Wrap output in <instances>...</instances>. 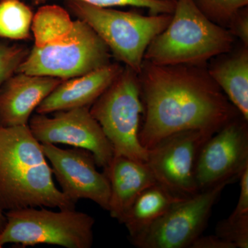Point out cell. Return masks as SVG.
Here are the masks:
<instances>
[{
    "label": "cell",
    "mask_w": 248,
    "mask_h": 248,
    "mask_svg": "<svg viewBox=\"0 0 248 248\" xmlns=\"http://www.w3.org/2000/svg\"><path fill=\"white\" fill-rule=\"evenodd\" d=\"M195 67L143 62L140 82L145 120L139 138L146 150L179 132L217 133L241 115L208 73Z\"/></svg>",
    "instance_id": "obj_1"
},
{
    "label": "cell",
    "mask_w": 248,
    "mask_h": 248,
    "mask_svg": "<svg viewBox=\"0 0 248 248\" xmlns=\"http://www.w3.org/2000/svg\"><path fill=\"white\" fill-rule=\"evenodd\" d=\"M31 31L33 47L16 73L66 80L110 63V50L102 39L86 22L73 20L58 5L37 10Z\"/></svg>",
    "instance_id": "obj_2"
},
{
    "label": "cell",
    "mask_w": 248,
    "mask_h": 248,
    "mask_svg": "<svg viewBox=\"0 0 248 248\" xmlns=\"http://www.w3.org/2000/svg\"><path fill=\"white\" fill-rule=\"evenodd\" d=\"M0 207L76 208L55 185L42 146L29 125H0Z\"/></svg>",
    "instance_id": "obj_3"
},
{
    "label": "cell",
    "mask_w": 248,
    "mask_h": 248,
    "mask_svg": "<svg viewBox=\"0 0 248 248\" xmlns=\"http://www.w3.org/2000/svg\"><path fill=\"white\" fill-rule=\"evenodd\" d=\"M234 37L209 19L194 0H175L169 26L148 46L144 61L159 66H201L229 53Z\"/></svg>",
    "instance_id": "obj_4"
},
{
    "label": "cell",
    "mask_w": 248,
    "mask_h": 248,
    "mask_svg": "<svg viewBox=\"0 0 248 248\" xmlns=\"http://www.w3.org/2000/svg\"><path fill=\"white\" fill-rule=\"evenodd\" d=\"M67 6L97 34L118 61L138 75L148 46L167 28L172 18V14L143 16L72 0L67 1Z\"/></svg>",
    "instance_id": "obj_5"
},
{
    "label": "cell",
    "mask_w": 248,
    "mask_h": 248,
    "mask_svg": "<svg viewBox=\"0 0 248 248\" xmlns=\"http://www.w3.org/2000/svg\"><path fill=\"white\" fill-rule=\"evenodd\" d=\"M52 211L45 207L9 210L0 234V248L5 244L21 247L51 245L66 248H91L94 219L76 208Z\"/></svg>",
    "instance_id": "obj_6"
},
{
    "label": "cell",
    "mask_w": 248,
    "mask_h": 248,
    "mask_svg": "<svg viewBox=\"0 0 248 248\" xmlns=\"http://www.w3.org/2000/svg\"><path fill=\"white\" fill-rule=\"evenodd\" d=\"M138 74L125 66L90 108L113 148L114 154L146 162L148 150L139 138L143 106Z\"/></svg>",
    "instance_id": "obj_7"
},
{
    "label": "cell",
    "mask_w": 248,
    "mask_h": 248,
    "mask_svg": "<svg viewBox=\"0 0 248 248\" xmlns=\"http://www.w3.org/2000/svg\"><path fill=\"white\" fill-rule=\"evenodd\" d=\"M230 179L173 204L146 231L132 239L140 248H186L203 233L213 206Z\"/></svg>",
    "instance_id": "obj_8"
},
{
    "label": "cell",
    "mask_w": 248,
    "mask_h": 248,
    "mask_svg": "<svg viewBox=\"0 0 248 248\" xmlns=\"http://www.w3.org/2000/svg\"><path fill=\"white\" fill-rule=\"evenodd\" d=\"M52 117L35 114L29 128L40 143L68 145L92 153L99 167L106 168L113 158L114 151L102 127L90 112L80 107L53 112Z\"/></svg>",
    "instance_id": "obj_9"
},
{
    "label": "cell",
    "mask_w": 248,
    "mask_h": 248,
    "mask_svg": "<svg viewBox=\"0 0 248 248\" xmlns=\"http://www.w3.org/2000/svg\"><path fill=\"white\" fill-rule=\"evenodd\" d=\"M215 133L192 130L172 134L148 150L146 163L156 182L181 198L198 193L196 159L201 147Z\"/></svg>",
    "instance_id": "obj_10"
},
{
    "label": "cell",
    "mask_w": 248,
    "mask_h": 248,
    "mask_svg": "<svg viewBox=\"0 0 248 248\" xmlns=\"http://www.w3.org/2000/svg\"><path fill=\"white\" fill-rule=\"evenodd\" d=\"M248 167V121L241 115L223 125L201 147L195 166L199 191L239 179Z\"/></svg>",
    "instance_id": "obj_11"
},
{
    "label": "cell",
    "mask_w": 248,
    "mask_h": 248,
    "mask_svg": "<svg viewBox=\"0 0 248 248\" xmlns=\"http://www.w3.org/2000/svg\"><path fill=\"white\" fill-rule=\"evenodd\" d=\"M62 193L76 203L85 199L108 210L110 187L104 172L97 170L92 153L81 148L62 149L52 143H41Z\"/></svg>",
    "instance_id": "obj_12"
},
{
    "label": "cell",
    "mask_w": 248,
    "mask_h": 248,
    "mask_svg": "<svg viewBox=\"0 0 248 248\" xmlns=\"http://www.w3.org/2000/svg\"><path fill=\"white\" fill-rule=\"evenodd\" d=\"M63 81L53 77L15 73L0 89V125H28L33 111Z\"/></svg>",
    "instance_id": "obj_13"
},
{
    "label": "cell",
    "mask_w": 248,
    "mask_h": 248,
    "mask_svg": "<svg viewBox=\"0 0 248 248\" xmlns=\"http://www.w3.org/2000/svg\"><path fill=\"white\" fill-rule=\"evenodd\" d=\"M117 63H109L89 73L71 78L57 86L36 108L48 115L58 111L90 107L102 95L122 71Z\"/></svg>",
    "instance_id": "obj_14"
},
{
    "label": "cell",
    "mask_w": 248,
    "mask_h": 248,
    "mask_svg": "<svg viewBox=\"0 0 248 248\" xmlns=\"http://www.w3.org/2000/svg\"><path fill=\"white\" fill-rule=\"evenodd\" d=\"M104 170L110 187L108 211L117 221L142 191L156 183L146 162L124 156L114 155L110 164Z\"/></svg>",
    "instance_id": "obj_15"
},
{
    "label": "cell",
    "mask_w": 248,
    "mask_h": 248,
    "mask_svg": "<svg viewBox=\"0 0 248 248\" xmlns=\"http://www.w3.org/2000/svg\"><path fill=\"white\" fill-rule=\"evenodd\" d=\"M181 197L174 195L159 183L148 186L137 197L118 221L129 233V239L146 231L164 215Z\"/></svg>",
    "instance_id": "obj_16"
},
{
    "label": "cell",
    "mask_w": 248,
    "mask_h": 248,
    "mask_svg": "<svg viewBox=\"0 0 248 248\" xmlns=\"http://www.w3.org/2000/svg\"><path fill=\"white\" fill-rule=\"evenodd\" d=\"M215 84L248 120V52L246 48L214 65L208 71Z\"/></svg>",
    "instance_id": "obj_17"
},
{
    "label": "cell",
    "mask_w": 248,
    "mask_h": 248,
    "mask_svg": "<svg viewBox=\"0 0 248 248\" xmlns=\"http://www.w3.org/2000/svg\"><path fill=\"white\" fill-rule=\"evenodd\" d=\"M34 14L21 0H0V37L12 40L31 38Z\"/></svg>",
    "instance_id": "obj_18"
},
{
    "label": "cell",
    "mask_w": 248,
    "mask_h": 248,
    "mask_svg": "<svg viewBox=\"0 0 248 248\" xmlns=\"http://www.w3.org/2000/svg\"><path fill=\"white\" fill-rule=\"evenodd\" d=\"M201 11L218 25L230 27L248 0H194Z\"/></svg>",
    "instance_id": "obj_19"
},
{
    "label": "cell",
    "mask_w": 248,
    "mask_h": 248,
    "mask_svg": "<svg viewBox=\"0 0 248 248\" xmlns=\"http://www.w3.org/2000/svg\"><path fill=\"white\" fill-rule=\"evenodd\" d=\"M35 4H41L50 0H32ZM68 1V0H67ZM97 6L111 8L115 6H133L148 9L151 15L172 14L175 0H72Z\"/></svg>",
    "instance_id": "obj_20"
},
{
    "label": "cell",
    "mask_w": 248,
    "mask_h": 248,
    "mask_svg": "<svg viewBox=\"0 0 248 248\" xmlns=\"http://www.w3.org/2000/svg\"><path fill=\"white\" fill-rule=\"evenodd\" d=\"M215 231V234L232 243L236 248H248V215L222 220Z\"/></svg>",
    "instance_id": "obj_21"
},
{
    "label": "cell",
    "mask_w": 248,
    "mask_h": 248,
    "mask_svg": "<svg viewBox=\"0 0 248 248\" xmlns=\"http://www.w3.org/2000/svg\"><path fill=\"white\" fill-rule=\"evenodd\" d=\"M29 51V48L24 45L0 42V89L5 81L16 73Z\"/></svg>",
    "instance_id": "obj_22"
},
{
    "label": "cell",
    "mask_w": 248,
    "mask_h": 248,
    "mask_svg": "<svg viewBox=\"0 0 248 248\" xmlns=\"http://www.w3.org/2000/svg\"><path fill=\"white\" fill-rule=\"evenodd\" d=\"M240 195L239 200L231 217H239L248 215V167L240 174Z\"/></svg>",
    "instance_id": "obj_23"
},
{
    "label": "cell",
    "mask_w": 248,
    "mask_h": 248,
    "mask_svg": "<svg viewBox=\"0 0 248 248\" xmlns=\"http://www.w3.org/2000/svg\"><path fill=\"white\" fill-rule=\"evenodd\" d=\"M190 248H236L232 243L215 235L199 236Z\"/></svg>",
    "instance_id": "obj_24"
},
{
    "label": "cell",
    "mask_w": 248,
    "mask_h": 248,
    "mask_svg": "<svg viewBox=\"0 0 248 248\" xmlns=\"http://www.w3.org/2000/svg\"><path fill=\"white\" fill-rule=\"evenodd\" d=\"M243 11V10H242ZM242 11L236 16L234 21L230 26L232 33L234 36L239 37L244 42L245 46L248 45V13Z\"/></svg>",
    "instance_id": "obj_25"
},
{
    "label": "cell",
    "mask_w": 248,
    "mask_h": 248,
    "mask_svg": "<svg viewBox=\"0 0 248 248\" xmlns=\"http://www.w3.org/2000/svg\"><path fill=\"white\" fill-rule=\"evenodd\" d=\"M6 222H7V219H6V215H5L4 210H3L1 207H0V234H1L3 230L4 229L5 226H6Z\"/></svg>",
    "instance_id": "obj_26"
}]
</instances>
